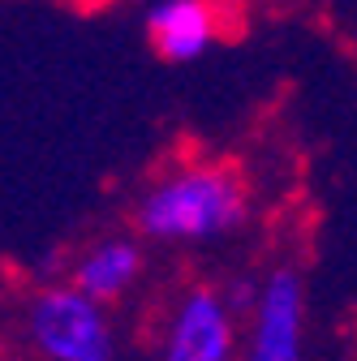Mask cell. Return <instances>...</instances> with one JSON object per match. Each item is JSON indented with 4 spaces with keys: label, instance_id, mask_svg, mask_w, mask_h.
Returning <instances> with one entry per match:
<instances>
[{
    "label": "cell",
    "instance_id": "obj_1",
    "mask_svg": "<svg viewBox=\"0 0 357 361\" xmlns=\"http://www.w3.org/2000/svg\"><path fill=\"white\" fill-rule=\"evenodd\" d=\"M250 180L237 164L186 155L164 164L133 198V228L155 245H215L246 228Z\"/></svg>",
    "mask_w": 357,
    "mask_h": 361
},
{
    "label": "cell",
    "instance_id": "obj_5",
    "mask_svg": "<svg viewBox=\"0 0 357 361\" xmlns=\"http://www.w3.org/2000/svg\"><path fill=\"white\" fill-rule=\"evenodd\" d=\"M143 26L159 61L190 65V61H202L219 43L224 9H219V0H151L143 13Z\"/></svg>",
    "mask_w": 357,
    "mask_h": 361
},
{
    "label": "cell",
    "instance_id": "obj_6",
    "mask_svg": "<svg viewBox=\"0 0 357 361\" xmlns=\"http://www.w3.org/2000/svg\"><path fill=\"white\" fill-rule=\"evenodd\" d=\"M143 245L138 237H125V233H112V237H99L91 241L69 267V280L86 293V297H95V301H121L133 284H138L143 276Z\"/></svg>",
    "mask_w": 357,
    "mask_h": 361
},
{
    "label": "cell",
    "instance_id": "obj_3",
    "mask_svg": "<svg viewBox=\"0 0 357 361\" xmlns=\"http://www.w3.org/2000/svg\"><path fill=\"white\" fill-rule=\"evenodd\" d=\"M241 361H305V284L297 267L280 262L258 280Z\"/></svg>",
    "mask_w": 357,
    "mask_h": 361
},
{
    "label": "cell",
    "instance_id": "obj_7",
    "mask_svg": "<svg viewBox=\"0 0 357 361\" xmlns=\"http://www.w3.org/2000/svg\"><path fill=\"white\" fill-rule=\"evenodd\" d=\"M69 5H78V9H99V5H112V0H69Z\"/></svg>",
    "mask_w": 357,
    "mask_h": 361
},
{
    "label": "cell",
    "instance_id": "obj_4",
    "mask_svg": "<svg viewBox=\"0 0 357 361\" xmlns=\"http://www.w3.org/2000/svg\"><path fill=\"white\" fill-rule=\"evenodd\" d=\"M159 361H237V310L224 288L194 284L176 297Z\"/></svg>",
    "mask_w": 357,
    "mask_h": 361
},
{
    "label": "cell",
    "instance_id": "obj_2",
    "mask_svg": "<svg viewBox=\"0 0 357 361\" xmlns=\"http://www.w3.org/2000/svg\"><path fill=\"white\" fill-rule=\"evenodd\" d=\"M26 340L43 361H112V327L104 301L86 297L73 280L39 288L26 305Z\"/></svg>",
    "mask_w": 357,
    "mask_h": 361
}]
</instances>
